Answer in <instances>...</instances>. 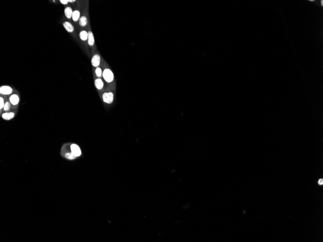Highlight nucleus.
<instances>
[{"label":"nucleus","mask_w":323,"mask_h":242,"mask_svg":"<svg viewBox=\"0 0 323 242\" xmlns=\"http://www.w3.org/2000/svg\"><path fill=\"white\" fill-rule=\"evenodd\" d=\"M65 157L67 158V159H70V160H73L75 159L76 157L75 156H74V155L71 153H67L65 155Z\"/></svg>","instance_id":"nucleus-18"},{"label":"nucleus","mask_w":323,"mask_h":242,"mask_svg":"<svg viewBox=\"0 0 323 242\" xmlns=\"http://www.w3.org/2000/svg\"><path fill=\"white\" fill-rule=\"evenodd\" d=\"M82 15H81L80 18L78 21V24L81 28H86L89 23L88 9H83L82 11Z\"/></svg>","instance_id":"nucleus-6"},{"label":"nucleus","mask_w":323,"mask_h":242,"mask_svg":"<svg viewBox=\"0 0 323 242\" xmlns=\"http://www.w3.org/2000/svg\"><path fill=\"white\" fill-rule=\"evenodd\" d=\"M6 102H4V100L2 97H0V109H1L3 108L4 105H5Z\"/></svg>","instance_id":"nucleus-17"},{"label":"nucleus","mask_w":323,"mask_h":242,"mask_svg":"<svg viewBox=\"0 0 323 242\" xmlns=\"http://www.w3.org/2000/svg\"><path fill=\"white\" fill-rule=\"evenodd\" d=\"M78 37L80 38V41L82 44L83 45L84 47L86 50L87 51L89 52V47L88 45V34L87 31L85 29H82L80 30L78 33Z\"/></svg>","instance_id":"nucleus-5"},{"label":"nucleus","mask_w":323,"mask_h":242,"mask_svg":"<svg viewBox=\"0 0 323 242\" xmlns=\"http://www.w3.org/2000/svg\"><path fill=\"white\" fill-rule=\"evenodd\" d=\"M87 29V32H88V44L89 48L91 49V52L93 53L96 51V47L95 45V39L94 37V33H92V31L91 30L90 24L89 23L88 26L86 27Z\"/></svg>","instance_id":"nucleus-2"},{"label":"nucleus","mask_w":323,"mask_h":242,"mask_svg":"<svg viewBox=\"0 0 323 242\" xmlns=\"http://www.w3.org/2000/svg\"><path fill=\"white\" fill-rule=\"evenodd\" d=\"M15 115L14 112H6L4 113L3 114V115L1 116L3 119L6 121H9L11 119H12L14 118Z\"/></svg>","instance_id":"nucleus-14"},{"label":"nucleus","mask_w":323,"mask_h":242,"mask_svg":"<svg viewBox=\"0 0 323 242\" xmlns=\"http://www.w3.org/2000/svg\"><path fill=\"white\" fill-rule=\"evenodd\" d=\"M81 12L78 8H76L73 10L72 20L74 23L78 22L80 18Z\"/></svg>","instance_id":"nucleus-12"},{"label":"nucleus","mask_w":323,"mask_h":242,"mask_svg":"<svg viewBox=\"0 0 323 242\" xmlns=\"http://www.w3.org/2000/svg\"><path fill=\"white\" fill-rule=\"evenodd\" d=\"M102 100L105 103L111 104L113 102L114 94L112 92H105L102 94Z\"/></svg>","instance_id":"nucleus-7"},{"label":"nucleus","mask_w":323,"mask_h":242,"mask_svg":"<svg viewBox=\"0 0 323 242\" xmlns=\"http://www.w3.org/2000/svg\"><path fill=\"white\" fill-rule=\"evenodd\" d=\"M94 85L95 88L98 91H102L104 88V82L102 79L100 78H96L94 80Z\"/></svg>","instance_id":"nucleus-13"},{"label":"nucleus","mask_w":323,"mask_h":242,"mask_svg":"<svg viewBox=\"0 0 323 242\" xmlns=\"http://www.w3.org/2000/svg\"><path fill=\"white\" fill-rule=\"evenodd\" d=\"M13 92V89L7 85H3L0 87V94L1 95H10Z\"/></svg>","instance_id":"nucleus-8"},{"label":"nucleus","mask_w":323,"mask_h":242,"mask_svg":"<svg viewBox=\"0 0 323 242\" xmlns=\"http://www.w3.org/2000/svg\"><path fill=\"white\" fill-rule=\"evenodd\" d=\"M94 73L97 78H101L103 77V70L101 67H98L95 68Z\"/></svg>","instance_id":"nucleus-15"},{"label":"nucleus","mask_w":323,"mask_h":242,"mask_svg":"<svg viewBox=\"0 0 323 242\" xmlns=\"http://www.w3.org/2000/svg\"><path fill=\"white\" fill-rule=\"evenodd\" d=\"M70 148H71V153L74 155L76 157H79L81 155V150L80 147L77 144H71Z\"/></svg>","instance_id":"nucleus-11"},{"label":"nucleus","mask_w":323,"mask_h":242,"mask_svg":"<svg viewBox=\"0 0 323 242\" xmlns=\"http://www.w3.org/2000/svg\"><path fill=\"white\" fill-rule=\"evenodd\" d=\"M62 26L65 30L71 34L74 38L77 39V34L75 33V28L74 25L70 21L63 18L62 20Z\"/></svg>","instance_id":"nucleus-3"},{"label":"nucleus","mask_w":323,"mask_h":242,"mask_svg":"<svg viewBox=\"0 0 323 242\" xmlns=\"http://www.w3.org/2000/svg\"><path fill=\"white\" fill-rule=\"evenodd\" d=\"M60 2L64 6H67L68 4V0H60Z\"/></svg>","instance_id":"nucleus-19"},{"label":"nucleus","mask_w":323,"mask_h":242,"mask_svg":"<svg viewBox=\"0 0 323 242\" xmlns=\"http://www.w3.org/2000/svg\"><path fill=\"white\" fill-rule=\"evenodd\" d=\"M103 58L101 55L97 50L94 52L92 53V58H91V63L92 66L94 68L99 67L102 63Z\"/></svg>","instance_id":"nucleus-4"},{"label":"nucleus","mask_w":323,"mask_h":242,"mask_svg":"<svg viewBox=\"0 0 323 242\" xmlns=\"http://www.w3.org/2000/svg\"><path fill=\"white\" fill-rule=\"evenodd\" d=\"M68 3H75L76 1V0H74V1H73V0H68Z\"/></svg>","instance_id":"nucleus-21"},{"label":"nucleus","mask_w":323,"mask_h":242,"mask_svg":"<svg viewBox=\"0 0 323 242\" xmlns=\"http://www.w3.org/2000/svg\"><path fill=\"white\" fill-rule=\"evenodd\" d=\"M11 103H10V102L9 101H6L4 105V107H3V110L4 111H8L11 108Z\"/></svg>","instance_id":"nucleus-16"},{"label":"nucleus","mask_w":323,"mask_h":242,"mask_svg":"<svg viewBox=\"0 0 323 242\" xmlns=\"http://www.w3.org/2000/svg\"><path fill=\"white\" fill-rule=\"evenodd\" d=\"M73 12V10L72 8L71 7V6H66L64 7V15H65V17L66 18L67 20L69 21H70L71 22V20H72V17Z\"/></svg>","instance_id":"nucleus-9"},{"label":"nucleus","mask_w":323,"mask_h":242,"mask_svg":"<svg viewBox=\"0 0 323 242\" xmlns=\"http://www.w3.org/2000/svg\"><path fill=\"white\" fill-rule=\"evenodd\" d=\"M9 101L10 102V103H11L12 105L14 106H17L19 105L20 101V98L19 95L17 94H12L9 97Z\"/></svg>","instance_id":"nucleus-10"},{"label":"nucleus","mask_w":323,"mask_h":242,"mask_svg":"<svg viewBox=\"0 0 323 242\" xmlns=\"http://www.w3.org/2000/svg\"><path fill=\"white\" fill-rule=\"evenodd\" d=\"M102 63L104 65V68L103 70V77L105 81L108 83H111L114 80V75L112 70L108 67L106 62L103 59Z\"/></svg>","instance_id":"nucleus-1"},{"label":"nucleus","mask_w":323,"mask_h":242,"mask_svg":"<svg viewBox=\"0 0 323 242\" xmlns=\"http://www.w3.org/2000/svg\"><path fill=\"white\" fill-rule=\"evenodd\" d=\"M318 183H319V185H323V179H320V180H319V181H318Z\"/></svg>","instance_id":"nucleus-20"}]
</instances>
